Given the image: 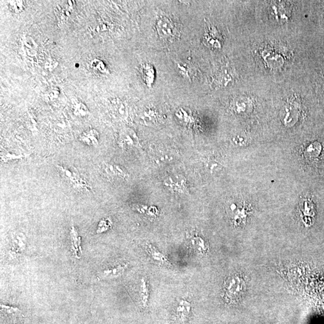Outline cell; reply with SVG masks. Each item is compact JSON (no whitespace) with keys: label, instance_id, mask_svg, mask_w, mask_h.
I'll list each match as a JSON object with an SVG mask.
<instances>
[{"label":"cell","instance_id":"obj_2","mask_svg":"<svg viewBox=\"0 0 324 324\" xmlns=\"http://www.w3.org/2000/svg\"><path fill=\"white\" fill-rule=\"evenodd\" d=\"M246 282L244 279L237 276L229 277L225 283V297L229 303H233L242 297L246 291Z\"/></svg>","mask_w":324,"mask_h":324},{"label":"cell","instance_id":"obj_4","mask_svg":"<svg viewBox=\"0 0 324 324\" xmlns=\"http://www.w3.org/2000/svg\"><path fill=\"white\" fill-rule=\"evenodd\" d=\"M102 170L104 175L110 179H121L127 180L129 179V174L124 168L114 164H105L102 167Z\"/></svg>","mask_w":324,"mask_h":324},{"label":"cell","instance_id":"obj_1","mask_svg":"<svg viewBox=\"0 0 324 324\" xmlns=\"http://www.w3.org/2000/svg\"><path fill=\"white\" fill-rule=\"evenodd\" d=\"M57 168L61 177L76 191H90L91 190L85 178L76 168L63 166H57Z\"/></svg>","mask_w":324,"mask_h":324},{"label":"cell","instance_id":"obj_3","mask_svg":"<svg viewBox=\"0 0 324 324\" xmlns=\"http://www.w3.org/2000/svg\"><path fill=\"white\" fill-rule=\"evenodd\" d=\"M158 35L161 39L167 40H173L176 36V29L173 22L168 18H161L156 24Z\"/></svg>","mask_w":324,"mask_h":324},{"label":"cell","instance_id":"obj_11","mask_svg":"<svg viewBox=\"0 0 324 324\" xmlns=\"http://www.w3.org/2000/svg\"><path fill=\"white\" fill-rule=\"evenodd\" d=\"M149 253L150 254L152 260L157 262V263H161V264H170L164 255L158 252L156 249L152 247L151 245L148 246Z\"/></svg>","mask_w":324,"mask_h":324},{"label":"cell","instance_id":"obj_16","mask_svg":"<svg viewBox=\"0 0 324 324\" xmlns=\"http://www.w3.org/2000/svg\"><path fill=\"white\" fill-rule=\"evenodd\" d=\"M92 66L93 69L98 73H104L106 72V70H107L106 65L104 62L100 60H97V59L92 61Z\"/></svg>","mask_w":324,"mask_h":324},{"label":"cell","instance_id":"obj_6","mask_svg":"<svg viewBox=\"0 0 324 324\" xmlns=\"http://www.w3.org/2000/svg\"><path fill=\"white\" fill-rule=\"evenodd\" d=\"M191 304L186 300H181L176 309V318L180 322H185L191 313Z\"/></svg>","mask_w":324,"mask_h":324},{"label":"cell","instance_id":"obj_12","mask_svg":"<svg viewBox=\"0 0 324 324\" xmlns=\"http://www.w3.org/2000/svg\"><path fill=\"white\" fill-rule=\"evenodd\" d=\"M140 294H141V303L142 307L144 308L147 307L149 299V288L147 283L145 282L144 279H142L141 280V291H140Z\"/></svg>","mask_w":324,"mask_h":324},{"label":"cell","instance_id":"obj_9","mask_svg":"<svg viewBox=\"0 0 324 324\" xmlns=\"http://www.w3.org/2000/svg\"><path fill=\"white\" fill-rule=\"evenodd\" d=\"M98 133L95 130H90L84 132L80 136V140L89 145H96L98 142Z\"/></svg>","mask_w":324,"mask_h":324},{"label":"cell","instance_id":"obj_5","mask_svg":"<svg viewBox=\"0 0 324 324\" xmlns=\"http://www.w3.org/2000/svg\"><path fill=\"white\" fill-rule=\"evenodd\" d=\"M164 185L171 191L183 194L187 191L186 179L182 176H172L165 181Z\"/></svg>","mask_w":324,"mask_h":324},{"label":"cell","instance_id":"obj_17","mask_svg":"<svg viewBox=\"0 0 324 324\" xmlns=\"http://www.w3.org/2000/svg\"><path fill=\"white\" fill-rule=\"evenodd\" d=\"M10 7L12 11L17 12V13L23 11L24 5L23 2L15 1L10 3Z\"/></svg>","mask_w":324,"mask_h":324},{"label":"cell","instance_id":"obj_7","mask_svg":"<svg viewBox=\"0 0 324 324\" xmlns=\"http://www.w3.org/2000/svg\"><path fill=\"white\" fill-rule=\"evenodd\" d=\"M120 143L123 146H135L138 143V139L133 130L126 129L120 134Z\"/></svg>","mask_w":324,"mask_h":324},{"label":"cell","instance_id":"obj_14","mask_svg":"<svg viewBox=\"0 0 324 324\" xmlns=\"http://www.w3.org/2000/svg\"><path fill=\"white\" fill-rule=\"evenodd\" d=\"M192 245L194 246L195 248L196 247L198 250L200 252H202V253H204L208 250V245L205 243L203 239L199 237V236H194L192 239Z\"/></svg>","mask_w":324,"mask_h":324},{"label":"cell","instance_id":"obj_10","mask_svg":"<svg viewBox=\"0 0 324 324\" xmlns=\"http://www.w3.org/2000/svg\"><path fill=\"white\" fill-rule=\"evenodd\" d=\"M143 79L146 85L149 86L153 83L154 79V71L151 65L146 64L142 68Z\"/></svg>","mask_w":324,"mask_h":324},{"label":"cell","instance_id":"obj_8","mask_svg":"<svg viewBox=\"0 0 324 324\" xmlns=\"http://www.w3.org/2000/svg\"><path fill=\"white\" fill-rule=\"evenodd\" d=\"M70 237L71 248H72L75 256L77 258H78L77 255H78V254H80V255L82 254V250H81V248L80 246V238L78 235H77L76 229L74 227H72V228H71L70 232Z\"/></svg>","mask_w":324,"mask_h":324},{"label":"cell","instance_id":"obj_13","mask_svg":"<svg viewBox=\"0 0 324 324\" xmlns=\"http://www.w3.org/2000/svg\"><path fill=\"white\" fill-rule=\"evenodd\" d=\"M124 269H125L123 266H118L113 268L112 269L106 270L102 273L103 277H113L120 276L123 275Z\"/></svg>","mask_w":324,"mask_h":324},{"label":"cell","instance_id":"obj_15","mask_svg":"<svg viewBox=\"0 0 324 324\" xmlns=\"http://www.w3.org/2000/svg\"><path fill=\"white\" fill-rule=\"evenodd\" d=\"M73 110L74 114L80 117H85L89 113L85 105L80 104L79 102L74 103L73 104Z\"/></svg>","mask_w":324,"mask_h":324}]
</instances>
